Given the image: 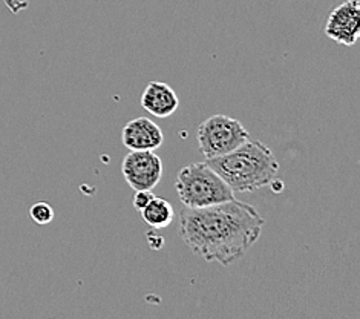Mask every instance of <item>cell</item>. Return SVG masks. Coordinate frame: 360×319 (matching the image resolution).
<instances>
[{"label": "cell", "mask_w": 360, "mask_h": 319, "mask_svg": "<svg viewBox=\"0 0 360 319\" xmlns=\"http://www.w3.org/2000/svg\"><path fill=\"white\" fill-rule=\"evenodd\" d=\"M265 220L255 206L230 200L179 213V235L207 263L230 265L259 239Z\"/></svg>", "instance_id": "6da1fadb"}, {"label": "cell", "mask_w": 360, "mask_h": 319, "mask_svg": "<svg viewBox=\"0 0 360 319\" xmlns=\"http://www.w3.org/2000/svg\"><path fill=\"white\" fill-rule=\"evenodd\" d=\"M233 192H253L278 178L279 163L267 144L248 139L238 149L207 160Z\"/></svg>", "instance_id": "7a4b0ae2"}, {"label": "cell", "mask_w": 360, "mask_h": 319, "mask_svg": "<svg viewBox=\"0 0 360 319\" xmlns=\"http://www.w3.org/2000/svg\"><path fill=\"white\" fill-rule=\"evenodd\" d=\"M175 187L179 200L188 209L207 208L235 198V192L210 168L207 161L193 163L179 170Z\"/></svg>", "instance_id": "3957f363"}, {"label": "cell", "mask_w": 360, "mask_h": 319, "mask_svg": "<svg viewBox=\"0 0 360 319\" xmlns=\"http://www.w3.org/2000/svg\"><path fill=\"white\" fill-rule=\"evenodd\" d=\"M248 139H250V134L243 123L224 114H217L204 120L196 131V140L205 160L230 154Z\"/></svg>", "instance_id": "277c9868"}, {"label": "cell", "mask_w": 360, "mask_h": 319, "mask_svg": "<svg viewBox=\"0 0 360 319\" xmlns=\"http://www.w3.org/2000/svg\"><path fill=\"white\" fill-rule=\"evenodd\" d=\"M162 160L153 151H131L122 165L126 183L134 191H152L162 177Z\"/></svg>", "instance_id": "5b68a950"}, {"label": "cell", "mask_w": 360, "mask_h": 319, "mask_svg": "<svg viewBox=\"0 0 360 319\" xmlns=\"http://www.w3.org/2000/svg\"><path fill=\"white\" fill-rule=\"evenodd\" d=\"M325 34L340 45L354 46L360 34L359 0H347L334 8L325 25Z\"/></svg>", "instance_id": "8992f818"}, {"label": "cell", "mask_w": 360, "mask_h": 319, "mask_svg": "<svg viewBox=\"0 0 360 319\" xmlns=\"http://www.w3.org/2000/svg\"><path fill=\"white\" fill-rule=\"evenodd\" d=\"M122 140L129 151H155L165 142V134L150 118L139 117L123 127Z\"/></svg>", "instance_id": "52a82bcc"}, {"label": "cell", "mask_w": 360, "mask_h": 319, "mask_svg": "<svg viewBox=\"0 0 360 319\" xmlns=\"http://www.w3.org/2000/svg\"><path fill=\"white\" fill-rule=\"evenodd\" d=\"M140 105L153 117L166 118L175 114L179 100L170 85L165 82H149L140 97Z\"/></svg>", "instance_id": "ba28073f"}, {"label": "cell", "mask_w": 360, "mask_h": 319, "mask_svg": "<svg viewBox=\"0 0 360 319\" xmlns=\"http://www.w3.org/2000/svg\"><path fill=\"white\" fill-rule=\"evenodd\" d=\"M143 221L148 224L149 227L161 230L169 227L175 218V211L174 206L170 204L167 200L161 196H153L149 201V204L140 212Z\"/></svg>", "instance_id": "9c48e42d"}, {"label": "cell", "mask_w": 360, "mask_h": 319, "mask_svg": "<svg viewBox=\"0 0 360 319\" xmlns=\"http://www.w3.org/2000/svg\"><path fill=\"white\" fill-rule=\"evenodd\" d=\"M30 215H31V218H32L34 223L40 224V226H45V224H49L51 221L54 220L56 213H54L53 206L40 201V203H36V204L31 206Z\"/></svg>", "instance_id": "30bf717a"}, {"label": "cell", "mask_w": 360, "mask_h": 319, "mask_svg": "<svg viewBox=\"0 0 360 319\" xmlns=\"http://www.w3.org/2000/svg\"><path fill=\"white\" fill-rule=\"evenodd\" d=\"M153 196L155 195L152 194V191H136L135 196H134V208L139 212H141L146 206L149 204V201Z\"/></svg>", "instance_id": "8fae6325"}]
</instances>
